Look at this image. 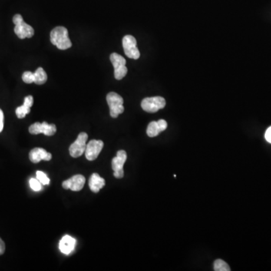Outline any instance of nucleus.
Listing matches in <instances>:
<instances>
[{"label":"nucleus","instance_id":"obj_1","mask_svg":"<svg viewBox=\"0 0 271 271\" xmlns=\"http://www.w3.org/2000/svg\"><path fill=\"white\" fill-rule=\"evenodd\" d=\"M51 42L60 50H67L72 47V41L69 38L68 30L64 27H57L51 30L50 35Z\"/></svg>","mask_w":271,"mask_h":271},{"label":"nucleus","instance_id":"obj_2","mask_svg":"<svg viewBox=\"0 0 271 271\" xmlns=\"http://www.w3.org/2000/svg\"><path fill=\"white\" fill-rule=\"evenodd\" d=\"M14 25V33L18 38L24 39L26 38H32L34 35V29L31 26L24 22L21 14H17L13 17Z\"/></svg>","mask_w":271,"mask_h":271},{"label":"nucleus","instance_id":"obj_3","mask_svg":"<svg viewBox=\"0 0 271 271\" xmlns=\"http://www.w3.org/2000/svg\"><path fill=\"white\" fill-rule=\"evenodd\" d=\"M107 101L110 107V116L112 117L116 118L119 115L124 113V100L117 93H109L107 96Z\"/></svg>","mask_w":271,"mask_h":271},{"label":"nucleus","instance_id":"obj_4","mask_svg":"<svg viewBox=\"0 0 271 271\" xmlns=\"http://www.w3.org/2000/svg\"><path fill=\"white\" fill-rule=\"evenodd\" d=\"M110 61L114 67L115 78L117 80H121L124 78L127 73L125 59L117 53H113L110 55Z\"/></svg>","mask_w":271,"mask_h":271},{"label":"nucleus","instance_id":"obj_5","mask_svg":"<svg viewBox=\"0 0 271 271\" xmlns=\"http://www.w3.org/2000/svg\"><path fill=\"white\" fill-rule=\"evenodd\" d=\"M166 106V100L161 97H147L143 99L141 107L144 111L155 113L163 109Z\"/></svg>","mask_w":271,"mask_h":271},{"label":"nucleus","instance_id":"obj_6","mask_svg":"<svg viewBox=\"0 0 271 271\" xmlns=\"http://www.w3.org/2000/svg\"><path fill=\"white\" fill-rule=\"evenodd\" d=\"M137 39L133 36L127 35L123 38L122 44L124 54L129 58L138 60L140 57V51L137 46Z\"/></svg>","mask_w":271,"mask_h":271},{"label":"nucleus","instance_id":"obj_7","mask_svg":"<svg viewBox=\"0 0 271 271\" xmlns=\"http://www.w3.org/2000/svg\"><path fill=\"white\" fill-rule=\"evenodd\" d=\"M127 153L124 150L118 151L117 155L113 159L112 168L114 171V176L117 179H121L124 176V165L127 160Z\"/></svg>","mask_w":271,"mask_h":271},{"label":"nucleus","instance_id":"obj_8","mask_svg":"<svg viewBox=\"0 0 271 271\" xmlns=\"http://www.w3.org/2000/svg\"><path fill=\"white\" fill-rule=\"evenodd\" d=\"M88 139L87 133H80L77 140L70 146V154L73 157H78L85 153L86 142Z\"/></svg>","mask_w":271,"mask_h":271},{"label":"nucleus","instance_id":"obj_9","mask_svg":"<svg viewBox=\"0 0 271 271\" xmlns=\"http://www.w3.org/2000/svg\"><path fill=\"white\" fill-rule=\"evenodd\" d=\"M29 132L34 135L43 133L46 136H53L57 132V127L55 124H49L45 121L42 123L36 122L29 127Z\"/></svg>","mask_w":271,"mask_h":271},{"label":"nucleus","instance_id":"obj_10","mask_svg":"<svg viewBox=\"0 0 271 271\" xmlns=\"http://www.w3.org/2000/svg\"><path fill=\"white\" fill-rule=\"evenodd\" d=\"M103 142L102 140H90L86 146L85 157L88 160H94L98 157L103 150Z\"/></svg>","mask_w":271,"mask_h":271},{"label":"nucleus","instance_id":"obj_11","mask_svg":"<svg viewBox=\"0 0 271 271\" xmlns=\"http://www.w3.org/2000/svg\"><path fill=\"white\" fill-rule=\"evenodd\" d=\"M85 178L82 175H76L64 181L62 186L64 189H70L73 192H79L84 188Z\"/></svg>","mask_w":271,"mask_h":271},{"label":"nucleus","instance_id":"obj_12","mask_svg":"<svg viewBox=\"0 0 271 271\" xmlns=\"http://www.w3.org/2000/svg\"><path fill=\"white\" fill-rule=\"evenodd\" d=\"M29 157H30L31 162L37 163H39L41 160L49 161L52 157V155H51V153H48L45 149H41V148H35V149L30 151Z\"/></svg>","mask_w":271,"mask_h":271},{"label":"nucleus","instance_id":"obj_13","mask_svg":"<svg viewBox=\"0 0 271 271\" xmlns=\"http://www.w3.org/2000/svg\"><path fill=\"white\" fill-rule=\"evenodd\" d=\"M167 128V121L163 120V119H160L157 121H152V122L149 123L146 133H147V135L149 137H155L159 133L164 131Z\"/></svg>","mask_w":271,"mask_h":271},{"label":"nucleus","instance_id":"obj_14","mask_svg":"<svg viewBox=\"0 0 271 271\" xmlns=\"http://www.w3.org/2000/svg\"><path fill=\"white\" fill-rule=\"evenodd\" d=\"M76 243H77V240L74 238L69 235H65L59 243L60 252L65 255H70L74 250Z\"/></svg>","mask_w":271,"mask_h":271},{"label":"nucleus","instance_id":"obj_15","mask_svg":"<svg viewBox=\"0 0 271 271\" xmlns=\"http://www.w3.org/2000/svg\"><path fill=\"white\" fill-rule=\"evenodd\" d=\"M106 185V181L98 173H93L89 179V187L94 193H98Z\"/></svg>","mask_w":271,"mask_h":271},{"label":"nucleus","instance_id":"obj_16","mask_svg":"<svg viewBox=\"0 0 271 271\" xmlns=\"http://www.w3.org/2000/svg\"><path fill=\"white\" fill-rule=\"evenodd\" d=\"M34 104V97L32 96H27L24 99V103L23 106L16 109L17 116L18 118H24L27 114L30 113V108Z\"/></svg>","mask_w":271,"mask_h":271},{"label":"nucleus","instance_id":"obj_17","mask_svg":"<svg viewBox=\"0 0 271 271\" xmlns=\"http://www.w3.org/2000/svg\"><path fill=\"white\" fill-rule=\"evenodd\" d=\"M34 77H35L34 83L38 84V85L44 84L48 80V76L41 67H39L36 70L35 73H34Z\"/></svg>","mask_w":271,"mask_h":271},{"label":"nucleus","instance_id":"obj_18","mask_svg":"<svg viewBox=\"0 0 271 271\" xmlns=\"http://www.w3.org/2000/svg\"><path fill=\"white\" fill-rule=\"evenodd\" d=\"M215 271H230L231 268L225 261L222 259H217L214 262Z\"/></svg>","mask_w":271,"mask_h":271},{"label":"nucleus","instance_id":"obj_19","mask_svg":"<svg viewBox=\"0 0 271 271\" xmlns=\"http://www.w3.org/2000/svg\"><path fill=\"white\" fill-rule=\"evenodd\" d=\"M22 79L24 82L27 84H31L34 82L35 77H34V73L32 72L26 71L23 73Z\"/></svg>","mask_w":271,"mask_h":271},{"label":"nucleus","instance_id":"obj_20","mask_svg":"<svg viewBox=\"0 0 271 271\" xmlns=\"http://www.w3.org/2000/svg\"><path fill=\"white\" fill-rule=\"evenodd\" d=\"M37 179L39 181L40 183L42 185H48L50 183L49 178L48 177L45 173L41 171L37 172Z\"/></svg>","mask_w":271,"mask_h":271},{"label":"nucleus","instance_id":"obj_21","mask_svg":"<svg viewBox=\"0 0 271 271\" xmlns=\"http://www.w3.org/2000/svg\"><path fill=\"white\" fill-rule=\"evenodd\" d=\"M30 188H31L33 190L35 191V192H39V191L42 189V187H41V183H40L39 181L37 178H32V179H30Z\"/></svg>","mask_w":271,"mask_h":271},{"label":"nucleus","instance_id":"obj_22","mask_svg":"<svg viewBox=\"0 0 271 271\" xmlns=\"http://www.w3.org/2000/svg\"><path fill=\"white\" fill-rule=\"evenodd\" d=\"M4 127V115L2 110L0 109V133L2 131Z\"/></svg>","mask_w":271,"mask_h":271},{"label":"nucleus","instance_id":"obj_23","mask_svg":"<svg viewBox=\"0 0 271 271\" xmlns=\"http://www.w3.org/2000/svg\"><path fill=\"white\" fill-rule=\"evenodd\" d=\"M265 139L268 143H271V127L267 130L266 133H265Z\"/></svg>","mask_w":271,"mask_h":271},{"label":"nucleus","instance_id":"obj_24","mask_svg":"<svg viewBox=\"0 0 271 271\" xmlns=\"http://www.w3.org/2000/svg\"><path fill=\"white\" fill-rule=\"evenodd\" d=\"M5 251V245L1 238H0V255H2L4 254Z\"/></svg>","mask_w":271,"mask_h":271}]
</instances>
